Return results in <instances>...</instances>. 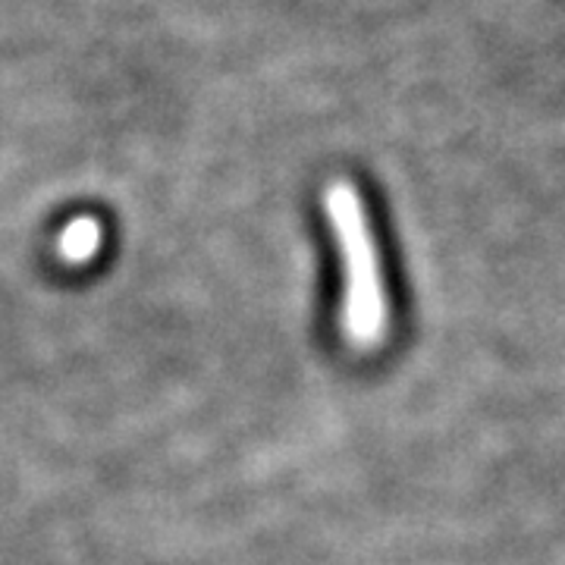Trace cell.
<instances>
[{
  "label": "cell",
  "instance_id": "obj_1",
  "mask_svg": "<svg viewBox=\"0 0 565 565\" xmlns=\"http://www.w3.org/2000/svg\"><path fill=\"white\" fill-rule=\"evenodd\" d=\"M330 217L345 255V299L343 327L355 345L381 343L386 330V299L381 280V258L374 248V236L367 230L359 199L337 185L330 192Z\"/></svg>",
  "mask_w": 565,
  "mask_h": 565
}]
</instances>
